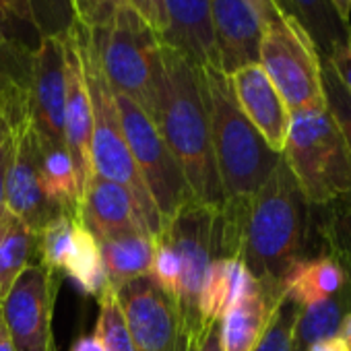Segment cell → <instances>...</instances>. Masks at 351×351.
<instances>
[{
    "mask_svg": "<svg viewBox=\"0 0 351 351\" xmlns=\"http://www.w3.org/2000/svg\"><path fill=\"white\" fill-rule=\"evenodd\" d=\"M310 205L283 161L244 203L219 209V256H234L267 285L281 287L287 269L306 254Z\"/></svg>",
    "mask_w": 351,
    "mask_h": 351,
    "instance_id": "cell-1",
    "label": "cell"
},
{
    "mask_svg": "<svg viewBox=\"0 0 351 351\" xmlns=\"http://www.w3.org/2000/svg\"><path fill=\"white\" fill-rule=\"evenodd\" d=\"M153 122L180 163L197 201L219 207L223 191L211 143L201 69L161 44V87Z\"/></svg>",
    "mask_w": 351,
    "mask_h": 351,
    "instance_id": "cell-2",
    "label": "cell"
},
{
    "mask_svg": "<svg viewBox=\"0 0 351 351\" xmlns=\"http://www.w3.org/2000/svg\"><path fill=\"white\" fill-rule=\"evenodd\" d=\"M199 69L223 203H244L265 184L281 153L273 151L244 116L228 75L217 66Z\"/></svg>",
    "mask_w": 351,
    "mask_h": 351,
    "instance_id": "cell-3",
    "label": "cell"
},
{
    "mask_svg": "<svg viewBox=\"0 0 351 351\" xmlns=\"http://www.w3.org/2000/svg\"><path fill=\"white\" fill-rule=\"evenodd\" d=\"M281 157L310 207L351 195V151L326 106L289 112Z\"/></svg>",
    "mask_w": 351,
    "mask_h": 351,
    "instance_id": "cell-4",
    "label": "cell"
},
{
    "mask_svg": "<svg viewBox=\"0 0 351 351\" xmlns=\"http://www.w3.org/2000/svg\"><path fill=\"white\" fill-rule=\"evenodd\" d=\"M79 50H81V62L83 73L91 97V165L93 173L99 178L112 180L116 184H122L134 199V205L141 213V219L147 228V232L157 238L163 232V221L159 217V211L141 178L136 169V163L130 155V149L126 145L118 110L114 104V93L101 73L99 60L95 56V50L89 40V32L81 27L77 21H71Z\"/></svg>",
    "mask_w": 351,
    "mask_h": 351,
    "instance_id": "cell-5",
    "label": "cell"
},
{
    "mask_svg": "<svg viewBox=\"0 0 351 351\" xmlns=\"http://www.w3.org/2000/svg\"><path fill=\"white\" fill-rule=\"evenodd\" d=\"M89 40L110 89L130 97L153 118L161 87L159 34L120 3L101 27L89 32Z\"/></svg>",
    "mask_w": 351,
    "mask_h": 351,
    "instance_id": "cell-6",
    "label": "cell"
},
{
    "mask_svg": "<svg viewBox=\"0 0 351 351\" xmlns=\"http://www.w3.org/2000/svg\"><path fill=\"white\" fill-rule=\"evenodd\" d=\"M112 93L130 155L165 226L184 205L195 201V195L153 118L130 97Z\"/></svg>",
    "mask_w": 351,
    "mask_h": 351,
    "instance_id": "cell-7",
    "label": "cell"
},
{
    "mask_svg": "<svg viewBox=\"0 0 351 351\" xmlns=\"http://www.w3.org/2000/svg\"><path fill=\"white\" fill-rule=\"evenodd\" d=\"M180 258L182 281L176 300L189 332L201 341L205 324L199 314V293L213 258L219 256V207L191 201L176 213L159 234Z\"/></svg>",
    "mask_w": 351,
    "mask_h": 351,
    "instance_id": "cell-8",
    "label": "cell"
},
{
    "mask_svg": "<svg viewBox=\"0 0 351 351\" xmlns=\"http://www.w3.org/2000/svg\"><path fill=\"white\" fill-rule=\"evenodd\" d=\"M258 64L289 112L326 106L320 79V56L312 40L295 21L283 17L265 25Z\"/></svg>",
    "mask_w": 351,
    "mask_h": 351,
    "instance_id": "cell-9",
    "label": "cell"
},
{
    "mask_svg": "<svg viewBox=\"0 0 351 351\" xmlns=\"http://www.w3.org/2000/svg\"><path fill=\"white\" fill-rule=\"evenodd\" d=\"M134 351H197L199 343L186 328L180 308L151 275L116 289Z\"/></svg>",
    "mask_w": 351,
    "mask_h": 351,
    "instance_id": "cell-10",
    "label": "cell"
},
{
    "mask_svg": "<svg viewBox=\"0 0 351 351\" xmlns=\"http://www.w3.org/2000/svg\"><path fill=\"white\" fill-rule=\"evenodd\" d=\"M5 207L23 219L38 236L52 219L62 215L44 191L42 180V145L32 122V114L15 124L13 147L5 184Z\"/></svg>",
    "mask_w": 351,
    "mask_h": 351,
    "instance_id": "cell-11",
    "label": "cell"
},
{
    "mask_svg": "<svg viewBox=\"0 0 351 351\" xmlns=\"http://www.w3.org/2000/svg\"><path fill=\"white\" fill-rule=\"evenodd\" d=\"M52 308V273L42 263H29L0 302L15 351H54Z\"/></svg>",
    "mask_w": 351,
    "mask_h": 351,
    "instance_id": "cell-12",
    "label": "cell"
},
{
    "mask_svg": "<svg viewBox=\"0 0 351 351\" xmlns=\"http://www.w3.org/2000/svg\"><path fill=\"white\" fill-rule=\"evenodd\" d=\"M64 42L60 32H46L32 56L29 114L42 147H66L64 141Z\"/></svg>",
    "mask_w": 351,
    "mask_h": 351,
    "instance_id": "cell-13",
    "label": "cell"
},
{
    "mask_svg": "<svg viewBox=\"0 0 351 351\" xmlns=\"http://www.w3.org/2000/svg\"><path fill=\"white\" fill-rule=\"evenodd\" d=\"M62 42H64V81H66V93H64V141L69 155L75 163L77 178L81 184V197L85 184L93 176L91 165V97L83 73L81 62V50L75 36L73 25L69 23L62 27Z\"/></svg>",
    "mask_w": 351,
    "mask_h": 351,
    "instance_id": "cell-14",
    "label": "cell"
},
{
    "mask_svg": "<svg viewBox=\"0 0 351 351\" xmlns=\"http://www.w3.org/2000/svg\"><path fill=\"white\" fill-rule=\"evenodd\" d=\"M211 23L217 69L223 75L258 64L265 23L250 0H211Z\"/></svg>",
    "mask_w": 351,
    "mask_h": 351,
    "instance_id": "cell-15",
    "label": "cell"
},
{
    "mask_svg": "<svg viewBox=\"0 0 351 351\" xmlns=\"http://www.w3.org/2000/svg\"><path fill=\"white\" fill-rule=\"evenodd\" d=\"M228 79L244 116L267 141V145L273 151L281 153L289 126V110L263 66H242L236 73L228 75Z\"/></svg>",
    "mask_w": 351,
    "mask_h": 351,
    "instance_id": "cell-16",
    "label": "cell"
},
{
    "mask_svg": "<svg viewBox=\"0 0 351 351\" xmlns=\"http://www.w3.org/2000/svg\"><path fill=\"white\" fill-rule=\"evenodd\" d=\"M161 44L184 54L197 66H217L211 0H163Z\"/></svg>",
    "mask_w": 351,
    "mask_h": 351,
    "instance_id": "cell-17",
    "label": "cell"
},
{
    "mask_svg": "<svg viewBox=\"0 0 351 351\" xmlns=\"http://www.w3.org/2000/svg\"><path fill=\"white\" fill-rule=\"evenodd\" d=\"M81 219L95 238H116L130 232H147L132 195L112 180L91 176L81 197Z\"/></svg>",
    "mask_w": 351,
    "mask_h": 351,
    "instance_id": "cell-18",
    "label": "cell"
},
{
    "mask_svg": "<svg viewBox=\"0 0 351 351\" xmlns=\"http://www.w3.org/2000/svg\"><path fill=\"white\" fill-rule=\"evenodd\" d=\"M281 300V287L258 281L232 304L219 320L223 351H254Z\"/></svg>",
    "mask_w": 351,
    "mask_h": 351,
    "instance_id": "cell-19",
    "label": "cell"
},
{
    "mask_svg": "<svg viewBox=\"0 0 351 351\" xmlns=\"http://www.w3.org/2000/svg\"><path fill=\"white\" fill-rule=\"evenodd\" d=\"M283 300L302 308L328 300L347 287V277L341 265L326 252L304 256L293 263L281 279Z\"/></svg>",
    "mask_w": 351,
    "mask_h": 351,
    "instance_id": "cell-20",
    "label": "cell"
},
{
    "mask_svg": "<svg viewBox=\"0 0 351 351\" xmlns=\"http://www.w3.org/2000/svg\"><path fill=\"white\" fill-rule=\"evenodd\" d=\"M279 13L295 21L312 40L318 56L328 58L351 46V23L343 21L328 0H273Z\"/></svg>",
    "mask_w": 351,
    "mask_h": 351,
    "instance_id": "cell-21",
    "label": "cell"
},
{
    "mask_svg": "<svg viewBox=\"0 0 351 351\" xmlns=\"http://www.w3.org/2000/svg\"><path fill=\"white\" fill-rule=\"evenodd\" d=\"M258 279L244 267L242 261L234 256H217L211 261L201 293H199V314L205 326L221 320L232 304H236L244 293L256 287Z\"/></svg>",
    "mask_w": 351,
    "mask_h": 351,
    "instance_id": "cell-22",
    "label": "cell"
},
{
    "mask_svg": "<svg viewBox=\"0 0 351 351\" xmlns=\"http://www.w3.org/2000/svg\"><path fill=\"white\" fill-rule=\"evenodd\" d=\"M34 50L0 32V116L19 124L29 116Z\"/></svg>",
    "mask_w": 351,
    "mask_h": 351,
    "instance_id": "cell-23",
    "label": "cell"
},
{
    "mask_svg": "<svg viewBox=\"0 0 351 351\" xmlns=\"http://www.w3.org/2000/svg\"><path fill=\"white\" fill-rule=\"evenodd\" d=\"M108 283L118 289L124 283L151 275L157 238L149 232H130L116 238H97Z\"/></svg>",
    "mask_w": 351,
    "mask_h": 351,
    "instance_id": "cell-24",
    "label": "cell"
},
{
    "mask_svg": "<svg viewBox=\"0 0 351 351\" xmlns=\"http://www.w3.org/2000/svg\"><path fill=\"white\" fill-rule=\"evenodd\" d=\"M36 248L38 236L29 226L5 205L0 207V302L5 300L19 273L32 263Z\"/></svg>",
    "mask_w": 351,
    "mask_h": 351,
    "instance_id": "cell-25",
    "label": "cell"
},
{
    "mask_svg": "<svg viewBox=\"0 0 351 351\" xmlns=\"http://www.w3.org/2000/svg\"><path fill=\"white\" fill-rule=\"evenodd\" d=\"M351 312V287L339 291L337 295L298 308L295 330H293V351H308V347L324 337L339 335L345 316Z\"/></svg>",
    "mask_w": 351,
    "mask_h": 351,
    "instance_id": "cell-26",
    "label": "cell"
},
{
    "mask_svg": "<svg viewBox=\"0 0 351 351\" xmlns=\"http://www.w3.org/2000/svg\"><path fill=\"white\" fill-rule=\"evenodd\" d=\"M42 180L48 199L64 213H81V184L66 147H42Z\"/></svg>",
    "mask_w": 351,
    "mask_h": 351,
    "instance_id": "cell-27",
    "label": "cell"
},
{
    "mask_svg": "<svg viewBox=\"0 0 351 351\" xmlns=\"http://www.w3.org/2000/svg\"><path fill=\"white\" fill-rule=\"evenodd\" d=\"M64 273L75 281V285L81 291L89 295H99L108 287V275L99 242L93 236V232L83 223L81 215L75 223V244Z\"/></svg>",
    "mask_w": 351,
    "mask_h": 351,
    "instance_id": "cell-28",
    "label": "cell"
},
{
    "mask_svg": "<svg viewBox=\"0 0 351 351\" xmlns=\"http://www.w3.org/2000/svg\"><path fill=\"white\" fill-rule=\"evenodd\" d=\"M318 234L326 254H330L343 269L351 287V203H332L322 207Z\"/></svg>",
    "mask_w": 351,
    "mask_h": 351,
    "instance_id": "cell-29",
    "label": "cell"
},
{
    "mask_svg": "<svg viewBox=\"0 0 351 351\" xmlns=\"http://www.w3.org/2000/svg\"><path fill=\"white\" fill-rule=\"evenodd\" d=\"M79 215L62 213L38 234V250L42 256V265L50 273L66 269V263L75 244V223Z\"/></svg>",
    "mask_w": 351,
    "mask_h": 351,
    "instance_id": "cell-30",
    "label": "cell"
},
{
    "mask_svg": "<svg viewBox=\"0 0 351 351\" xmlns=\"http://www.w3.org/2000/svg\"><path fill=\"white\" fill-rule=\"evenodd\" d=\"M95 337L101 343L104 351H134L126 318L116 298V289L110 283L99 293V314H97V324H95Z\"/></svg>",
    "mask_w": 351,
    "mask_h": 351,
    "instance_id": "cell-31",
    "label": "cell"
},
{
    "mask_svg": "<svg viewBox=\"0 0 351 351\" xmlns=\"http://www.w3.org/2000/svg\"><path fill=\"white\" fill-rule=\"evenodd\" d=\"M0 32L34 50L46 34L34 0H0Z\"/></svg>",
    "mask_w": 351,
    "mask_h": 351,
    "instance_id": "cell-32",
    "label": "cell"
},
{
    "mask_svg": "<svg viewBox=\"0 0 351 351\" xmlns=\"http://www.w3.org/2000/svg\"><path fill=\"white\" fill-rule=\"evenodd\" d=\"M320 79H322V93H324L326 110L339 124V128L347 141V147L351 151V95L343 87V83H341L339 75L335 73V69L330 66V62L322 56H320ZM341 203H351V195L347 199H343Z\"/></svg>",
    "mask_w": 351,
    "mask_h": 351,
    "instance_id": "cell-33",
    "label": "cell"
},
{
    "mask_svg": "<svg viewBox=\"0 0 351 351\" xmlns=\"http://www.w3.org/2000/svg\"><path fill=\"white\" fill-rule=\"evenodd\" d=\"M295 318H298V306H293L287 300H281L254 351H293Z\"/></svg>",
    "mask_w": 351,
    "mask_h": 351,
    "instance_id": "cell-34",
    "label": "cell"
},
{
    "mask_svg": "<svg viewBox=\"0 0 351 351\" xmlns=\"http://www.w3.org/2000/svg\"><path fill=\"white\" fill-rule=\"evenodd\" d=\"M151 279L173 300L180 295V281H182V269L180 258L176 250L165 242L163 236H157V248L151 265Z\"/></svg>",
    "mask_w": 351,
    "mask_h": 351,
    "instance_id": "cell-35",
    "label": "cell"
},
{
    "mask_svg": "<svg viewBox=\"0 0 351 351\" xmlns=\"http://www.w3.org/2000/svg\"><path fill=\"white\" fill-rule=\"evenodd\" d=\"M118 5H120V0H71L73 21L93 32L101 27L114 15Z\"/></svg>",
    "mask_w": 351,
    "mask_h": 351,
    "instance_id": "cell-36",
    "label": "cell"
},
{
    "mask_svg": "<svg viewBox=\"0 0 351 351\" xmlns=\"http://www.w3.org/2000/svg\"><path fill=\"white\" fill-rule=\"evenodd\" d=\"M126 7H130L136 15H141L159 36L165 29V11L163 0H120Z\"/></svg>",
    "mask_w": 351,
    "mask_h": 351,
    "instance_id": "cell-37",
    "label": "cell"
},
{
    "mask_svg": "<svg viewBox=\"0 0 351 351\" xmlns=\"http://www.w3.org/2000/svg\"><path fill=\"white\" fill-rule=\"evenodd\" d=\"M13 128L15 124L0 116V207L5 205V184H7V171L13 147Z\"/></svg>",
    "mask_w": 351,
    "mask_h": 351,
    "instance_id": "cell-38",
    "label": "cell"
},
{
    "mask_svg": "<svg viewBox=\"0 0 351 351\" xmlns=\"http://www.w3.org/2000/svg\"><path fill=\"white\" fill-rule=\"evenodd\" d=\"M330 62V66L335 69V73L339 75L343 87L347 89V93L351 95V46L337 50L332 56L326 58Z\"/></svg>",
    "mask_w": 351,
    "mask_h": 351,
    "instance_id": "cell-39",
    "label": "cell"
},
{
    "mask_svg": "<svg viewBox=\"0 0 351 351\" xmlns=\"http://www.w3.org/2000/svg\"><path fill=\"white\" fill-rule=\"evenodd\" d=\"M197 351H223V347H221V332H219V320L211 322L205 328Z\"/></svg>",
    "mask_w": 351,
    "mask_h": 351,
    "instance_id": "cell-40",
    "label": "cell"
},
{
    "mask_svg": "<svg viewBox=\"0 0 351 351\" xmlns=\"http://www.w3.org/2000/svg\"><path fill=\"white\" fill-rule=\"evenodd\" d=\"M250 5L256 9V13L261 15L265 25L283 19V15L279 13V9H277V5L273 3V0H250Z\"/></svg>",
    "mask_w": 351,
    "mask_h": 351,
    "instance_id": "cell-41",
    "label": "cell"
},
{
    "mask_svg": "<svg viewBox=\"0 0 351 351\" xmlns=\"http://www.w3.org/2000/svg\"><path fill=\"white\" fill-rule=\"evenodd\" d=\"M308 351H347V345L341 339V335H332V337H324V339L312 343L308 347Z\"/></svg>",
    "mask_w": 351,
    "mask_h": 351,
    "instance_id": "cell-42",
    "label": "cell"
},
{
    "mask_svg": "<svg viewBox=\"0 0 351 351\" xmlns=\"http://www.w3.org/2000/svg\"><path fill=\"white\" fill-rule=\"evenodd\" d=\"M71 351H104L101 343L97 341L95 335H89V337H81L73 343Z\"/></svg>",
    "mask_w": 351,
    "mask_h": 351,
    "instance_id": "cell-43",
    "label": "cell"
},
{
    "mask_svg": "<svg viewBox=\"0 0 351 351\" xmlns=\"http://www.w3.org/2000/svg\"><path fill=\"white\" fill-rule=\"evenodd\" d=\"M328 3L332 5V9L339 13V17H341L343 21L351 23V21H349V17H351V0H328Z\"/></svg>",
    "mask_w": 351,
    "mask_h": 351,
    "instance_id": "cell-44",
    "label": "cell"
},
{
    "mask_svg": "<svg viewBox=\"0 0 351 351\" xmlns=\"http://www.w3.org/2000/svg\"><path fill=\"white\" fill-rule=\"evenodd\" d=\"M0 351H15L11 337L7 332V326H5V320H3V310H0Z\"/></svg>",
    "mask_w": 351,
    "mask_h": 351,
    "instance_id": "cell-45",
    "label": "cell"
},
{
    "mask_svg": "<svg viewBox=\"0 0 351 351\" xmlns=\"http://www.w3.org/2000/svg\"><path fill=\"white\" fill-rule=\"evenodd\" d=\"M339 335H341V339L345 341L347 351H351V312L345 316V320H343V324H341V328H339Z\"/></svg>",
    "mask_w": 351,
    "mask_h": 351,
    "instance_id": "cell-46",
    "label": "cell"
}]
</instances>
